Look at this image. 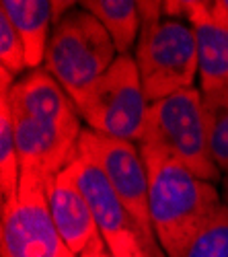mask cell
Instances as JSON below:
<instances>
[{
	"mask_svg": "<svg viewBox=\"0 0 228 257\" xmlns=\"http://www.w3.org/2000/svg\"><path fill=\"white\" fill-rule=\"evenodd\" d=\"M78 187L85 194L99 232L111 257H156L134 220L130 210L121 204L113 187L101 173V169L89 159L80 157L72 163Z\"/></svg>",
	"mask_w": 228,
	"mask_h": 257,
	"instance_id": "8",
	"label": "cell"
},
{
	"mask_svg": "<svg viewBox=\"0 0 228 257\" xmlns=\"http://www.w3.org/2000/svg\"><path fill=\"white\" fill-rule=\"evenodd\" d=\"M138 146L162 153L187 167L199 179L210 183L220 179V171L208 148L199 89L191 87L150 103L146 127Z\"/></svg>",
	"mask_w": 228,
	"mask_h": 257,
	"instance_id": "4",
	"label": "cell"
},
{
	"mask_svg": "<svg viewBox=\"0 0 228 257\" xmlns=\"http://www.w3.org/2000/svg\"><path fill=\"white\" fill-rule=\"evenodd\" d=\"M46 200L60 237L76 257L87 253H109L95 222L93 210L78 187L72 165L46 179Z\"/></svg>",
	"mask_w": 228,
	"mask_h": 257,
	"instance_id": "10",
	"label": "cell"
},
{
	"mask_svg": "<svg viewBox=\"0 0 228 257\" xmlns=\"http://www.w3.org/2000/svg\"><path fill=\"white\" fill-rule=\"evenodd\" d=\"M3 257H76L50 216L39 171L21 169L19 189L3 200Z\"/></svg>",
	"mask_w": 228,
	"mask_h": 257,
	"instance_id": "6",
	"label": "cell"
},
{
	"mask_svg": "<svg viewBox=\"0 0 228 257\" xmlns=\"http://www.w3.org/2000/svg\"><path fill=\"white\" fill-rule=\"evenodd\" d=\"M201 105L210 157L220 173L228 175V84L201 91Z\"/></svg>",
	"mask_w": 228,
	"mask_h": 257,
	"instance_id": "14",
	"label": "cell"
},
{
	"mask_svg": "<svg viewBox=\"0 0 228 257\" xmlns=\"http://www.w3.org/2000/svg\"><path fill=\"white\" fill-rule=\"evenodd\" d=\"M183 257H228V206L205 224V228L191 241Z\"/></svg>",
	"mask_w": 228,
	"mask_h": 257,
	"instance_id": "16",
	"label": "cell"
},
{
	"mask_svg": "<svg viewBox=\"0 0 228 257\" xmlns=\"http://www.w3.org/2000/svg\"><path fill=\"white\" fill-rule=\"evenodd\" d=\"M0 62H3V68L13 72L15 76L29 70L23 39L13 27L9 17L3 13H0Z\"/></svg>",
	"mask_w": 228,
	"mask_h": 257,
	"instance_id": "17",
	"label": "cell"
},
{
	"mask_svg": "<svg viewBox=\"0 0 228 257\" xmlns=\"http://www.w3.org/2000/svg\"><path fill=\"white\" fill-rule=\"evenodd\" d=\"M3 97H7L13 115L31 117L41 123L82 134L74 99L46 68H37L21 76L9 93H3Z\"/></svg>",
	"mask_w": 228,
	"mask_h": 257,
	"instance_id": "11",
	"label": "cell"
},
{
	"mask_svg": "<svg viewBox=\"0 0 228 257\" xmlns=\"http://www.w3.org/2000/svg\"><path fill=\"white\" fill-rule=\"evenodd\" d=\"M117 58L119 54L105 27L78 5L54 25L44 64L76 101Z\"/></svg>",
	"mask_w": 228,
	"mask_h": 257,
	"instance_id": "3",
	"label": "cell"
},
{
	"mask_svg": "<svg viewBox=\"0 0 228 257\" xmlns=\"http://www.w3.org/2000/svg\"><path fill=\"white\" fill-rule=\"evenodd\" d=\"M0 13L7 15L23 39L27 66L37 70L46 62L54 29V0H3Z\"/></svg>",
	"mask_w": 228,
	"mask_h": 257,
	"instance_id": "12",
	"label": "cell"
},
{
	"mask_svg": "<svg viewBox=\"0 0 228 257\" xmlns=\"http://www.w3.org/2000/svg\"><path fill=\"white\" fill-rule=\"evenodd\" d=\"M78 155L95 163L101 173L105 175L109 185L121 200V204L130 210L134 220L142 228L152 253L156 257H167L160 249L152 222H150V204H148V171L142 159L140 146L128 140H117L97 134L89 127H82Z\"/></svg>",
	"mask_w": 228,
	"mask_h": 257,
	"instance_id": "7",
	"label": "cell"
},
{
	"mask_svg": "<svg viewBox=\"0 0 228 257\" xmlns=\"http://www.w3.org/2000/svg\"><path fill=\"white\" fill-rule=\"evenodd\" d=\"M82 257H111L109 253H87V255H82Z\"/></svg>",
	"mask_w": 228,
	"mask_h": 257,
	"instance_id": "19",
	"label": "cell"
},
{
	"mask_svg": "<svg viewBox=\"0 0 228 257\" xmlns=\"http://www.w3.org/2000/svg\"><path fill=\"white\" fill-rule=\"evenodd\" d=\"M220 5H222L224 11H228V0H220Z\"/></svg>",
	"mask_w": 228,
	"mask_h": 257,
	"instance_id": "20",
	"label": "cell"
},
{
	"mask_svg": "<svg viewBox=\"0 0 228 257\" xmlns=\"http://www.w3.org/2000/svg\"><path fill=\"white\" fill-rule=\"evenodd\" d=\"M148 171L154 237L167 257H183L191 241L224 206L214 183L152 148H140Z\"/></svg>",
	"mask_w": 228,
	"mask_h": 257,
	"instance_id": "1",
	"label": "cell"
},
{
	"mask_svg": "<svg viewBox=\"0 0 228 257\" xmlns=\"http://www.w3.org/2000/svg\"><path fill=\"white\" fill-rule=\"evenodd\" d=\"M78 5L105 27L119 56H130L132 48L138 44L142 29L138 3L134 0H85Z\"/></svg>",
	"mask_w": 228,
	"mask_h": 257,
	"instance_id": "13",
	"label": "cell"
},
{
	"mask_svg": "<svg viewBox=\"0 0 228 257\" xmlns=\"http://www.w3.org/2000/svg\"><path fill=\"white\" fill-rule=\"evenodd\" d=\"M21 159L15 140V121L7 97H0V187L3 200L11 198L19 189Z\"/></svg>",
	"mask_w": 228,
	"mask_h": 257,
	"instance_id": "15",
	"label": "cell"
},
{
	"mask_svg": "<svg viewBox=\"0 0 228 257\" xmlns=\"http://www.w3.org/2000/svg\"><path fill=\"white\" fill-rule=\"evenodd\" d=\"M74 103L89 130L140 144L150 101L144 93L142 78L132 56H119L113 66Z\"/></svg>",
	"mask_w": 228,
	"mask_h": 257,
	"instance_id": "5",
	"label": "cell"
},
{
	"mask_svg": "<svg viewBox=\"0 0 228 257\" xmlns=\"http://www.w3.org/2000/svg\"><path fill=\"white\" fill-rule=\"evenodd\" d=\"M222 187H224V204L228 206V175L224 177V181H222Z\"/></svg>",
	"mask_w": 228,
	"mask_h": 257,
	"instance_id": "18",
	"label": "cell"
},
{
	"mask_svg": "<svg viewBox=\"0 0 228 257\" xmlns=\"http://www.w3.org/2000/svg\"><path fill=\"white\" fill-rule=\"evenodd\" d=\"M142 29L136 44V66L148 101H160L191 89L197 70V41L191 23L167 17L162 3H138Z\"/></svg>",
	"mask_w": 228,
	"mask_h": 257,
	"instance_id": "2",
	"label": "cell"
},
{
	"mask_svg": "<svg viewBox=\"0 0 228 257\" xmlns=\"http://www.w3.org/2000/svg\"><path fill=\"white\" fill-rule=\"evenodd\" d=\"M162 13L191 23L197 41V70L201 91L228 84V11L222 9L220 0L216 3H201V0L162 3Z\"/></svg>",
	"mask_w": 228,
	"mask_h": 257,
	"instance_id": "9",
	"label": "cell"
}]
</instances>
